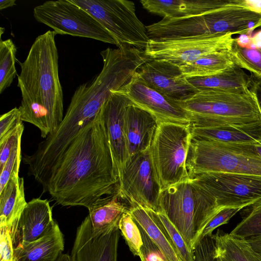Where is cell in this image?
Masks as SVG:
<instances>
[{
	"instance_id": "obj_38",
	"label": "cell",
	"mask_w": 261,
	"mask_h": 261,
	"mask_svg": "<svg viewBox=\"0 0 261 261\" xmlns=\"http://www.w3.org/2000/svg\"><path fill=\"white\" fill-rule=\"evenodd\" d=\"M14 247L6 221L0 219V261H13Z\"/></svg>"
},
{
	"instance_id": "obj_10",
	"label": "cell",
	"mask_w": 261,
	"mask_h": 261,
	"mask_svg": "<svg viewBox=\"0 0 261 261\" xmlns=\"http://www.w3.org/2000/svg\"><path fill=\"white\" fill-rule=\"evenodd\" d=\"M119 178L120 197L130 208L140 206L160 212L162 190L152 162L150 147L131 156Z\"/></svg>"
},
{
	"instance_id": "obj_8",
	"label": "cell",
	"mask_w": 261,
	"mask_h": 261,
	"mask_svg": "<svg viewBox=\"0 0 261 261\" xmlns=\"http://www.w3.org/2000/svg\"><path fill=\"white\" fill-rule=\"evenodd\" d=\"M87 11L111 34L117 46L144 50L149 38L136 14L135 4L125 0H72Z\"/></svg>"
},
{
	"instance_id": "obj_30",
	"label": "cell",
	"mask_w": 261,
	"mask_h": 261,
	"mask_svg": "<svg viewBox=\"0 0 261 261\" xmlns=\"http://www.w3.org/2000/svg\"><path fill=\"white\" fill-rule=\"evenodd\" d=\"M17 49L11 39L0 41V94L10 86L17 71L15 68Z\"/></svg>"
},
{
	"instance_id": "obj_48",
	"label": "cell",
	"mask_w": 261,
	"mask_h": 261,
	"mask_svg": "<svg viewBox=\"0 0 261 261\" xmlns=\"http://www.w3.org/2000/svg\"><path fill=\"white\" fill-rule=\"evenodd\" d=\"M140 259H141V261H144V260L142 258H140Z\"/></svg>"
},
{
	"instance_id": "obj_11",
	"label": "cell",
	"mask_w": 261,
	"mask_h": 261,
	"mask_svg": "<svg viewBox=\"0 0 261 261\" xmlns=\"http://www.w3.org/2000/svg\"><path fill=\"white\" fill-rule=\"evenodd\" d=\"M233 33L208 36L154 40L150 39L144 49L151 60L167 61L179 67L216 52L230 50Z\"/></svg>"
},
{
	"instance_id": "obj_34",
	"label": "cell",
	"mask_w": 261,
	"mask_h": 261,
	"mask_svg": "<svg viewBox=\"0 0 261 261\" xmlns=\"http://www.w3.org/2000/svg\"><path fill=\"white\" fill-rule=\"evenodd\" d=\"M243 208L242 207H232L222 208L205 226L199 237L197 243L205 236L213 234L212 232L214 230L218 227L227 224L235 214Z\"/></svg>"
},
{
	"instance_id": "obj_29",
	"label": "cell",
	"mask_w": 261,
	"mask_h": 261,
	"mask_svg": "<svg viewBox=\"0 0 261 261\" xmlns=\"http://www.w3.org/2000/svg\"><path fill=\"white\" fill-rule=\"evenodd\" d=\"M242 220L229 234L247 240L261 236V200L242 210Z\"/></svg>"
},
{
	"instance_id": "obj_16",
	"label": "cell",
	"mask_w": 261,
	"mask_h": 261,
	"mask_svg": "<svg viewBox=\"0 0 261 261\" xmlns=\"http://www.w3.org/2000/svg\"><path fill=\"white\" fill-rule=\"evenodd\" d=\"M104 102L99 112L100 117L108 139L119 176L129 159L124 129V116L132 102L117 90Z\"/></svg>"
},
{
	"instance_id": "obj_14",
	"label": "cell",
	"mask_w": 261,
	"mask_h": 261,
	"mask_svg": "<svg viewBox=\"0 0 261 261\" xmlns=\"http://www.w3.org/2000/svg\"><path fill=\"white\" fill-rule=\"evenodd\" d=\"M120 235L118 225L94 229L88 215L77 228L71 261H117Z\"/></svg>"
},
{
	"instance_id": "obj_39",
	"label": "cell",
	"mask_w": 261,
	"mask_h": 261,
	"mask_svg": "<svg viewBox=\"0 0 261 261\" xmlns=\"http://www.w3.org/2000/svg\"><path fill=\"white\" fill-rule=\"evenodd\" d=\"M22 123L18 108H14L1 115L0 118V140Z\"/></svg>"
},
{
	"instance_id": "obj_17",
	"label": "cell",
	"mask_w": 261,
	"mask_h": 261,
	"mask_svg": "<svg viewBox=\"0 0 261 261\" xmlns=\"http://www.w3.org/2000/svg\"><path fill=\"white\" fill-rule=\"evenodd\" d=\"M51 207L47 199L34 198L27 202L19 217L13 240V247L43 237L55 225Z\"/></svg>"
},
{
	"instance_id": "obj_36",
	"label": "cell",
	"mask_w": 261,
	"mask_h": 261,
	"mask_svg": "<svg viewBox=\"0 0 261 261\" xmlns=\"http://www.w3.org/2000/svg\"><path fill=\"white\" fill-rule=\"evenodd\" d=\"M24 130L23 123L0 140V171L7 161L11 151L17 141L21 138Z\"/></svg>"
},
{
	"instance_id": "obj_32",
	"label": "cell",
	"mask_w": 261,
	"mask_h": 261,
	"mask_svg": "<svg viewBox=\"0 0 261 261\" xmlns=\"http://www.w3.org/2000/svg\"><path fill=\"white\" fill-rule=\"evenodd\" d=\"M118 228L131 252L134 255L139 256L143 245L142 239L139 228L129 211L120 218Z\"/></svg>"
},
{
	"instance_id": "obj_35",
	"label": "cell",
	"mask_w": 261,
	"mask_h": 261,
	"mask_svg": "<svg viewBox=\"0 0 261 261\" xmlns=\"http://www.w3.org/2000/svg\"><path fill=\"white\" fill-rule=\"evenodd\" d=\"M212 234L205 236L196 244L193 250L195 261H222L216 253Z\"/></svg>"
},
{
	"instance_id": "obj_44",
	"label": "cell",
	"mask_w": 261,
	"mask_h": 261,
	"mask_svg": "<svg viewBox=\"0 0 261 261\" xmlns=\"http://www.w3.org/2000/svg\"><path fill=\"white\" fill-rule=\"evenodd\" d=\"M252 248L261 256V236L246 240Z\"/></svg>"
},
{
	"instance_id": "obj_22",
	"label": "cell",
	"mask_w": 261,
	"mask_h": 261,
	"mask_svg": "<svg viewBox=\"0 0 261 261\" xmlns=\"http://www.w3.org/2000/svg\"><path fill=\"white\" fill-rule=\"evenodd\" d=\"M194 137L229 144H253L261 141V125L198 127L191 126Z\"/></svg>"
},
{
	"instance_id": "obj_43",
	"label": "cell",
	"mask_w": 261,
	"mask_h": 261,
	"mask_svg": "<svg viewBox=\"0 0 261 261\" xmlns=\"http://www.w3.org/2000/svg\"><path fill=\"white\" fill-rule=\"evenodd\" d=\"M250 48L261 49V30L251 36Z\"/></svg>"
},
{
	"instance_id": "obj_24",
	"label": "cell",
	"mask_w": 261,
	"mask_h": 261,
	"mask_svg": "<svg viewBox=\"0 0 261 261\" xmlns=\"http://www.w3.org/2000/svg\"><path fill=\"white\" fill-rule=\"evenodd\" d=\"M216 252L222 261H261V256L244 239L218 229L212 234Z\"/></svg>"
},
{
	"instance_id": "obj_28",
	"label": "cell",
	"mask_w": 261,
	"mask_h": 261,
	"mask_svg": "<svg viewBox=\"0 0 261 261\" xmlns=\"http://www.w3.org/2000/svg\"><path fill=\"white\" fill-rule=\"evenodd\" d=\"M165 234L181 261H195L193 251L190 250L177 229L162 212L145 209Z\"/></svg>"
},
{
	"instance_id": "obj_18",
	"label": "cell",
	"mask_w": 261,
	"mask_h": 261,
	"mask_svg": "<svg viewBox=\"0 0 261 261\" xmlns=\"http://www.w3.org/2000/svg\"><path fill=\"white\" fill-rule=\"evenodd\" d=\"M156 119L150 113L131 103L124 116V129L129 158L149 148L158 126Z\"/></svg>"
},
{
	"instance_id": "obj_47",
	"label": "cell",
	"mask_w": 261,
	"mask_h": 261,
	"mask_svg": "<svg viewBox=\"0 0 261 261\" xmlns=\"http://www.w3.org/2000/svg\"><path fill=\"white\" fill-rule=\"evenodd\" d=\"M56 261H71V258L69 255L61 253Z\"/></svg>"
},
{
	"instance_id": "obj_13",
	"label": "cell",
	"mask_w": 261,
	"mask_h": 261,
	"mask_svg": "<svg viewBox=\"0 0 261 261\" xmlns=\"http://www.w3.org/2000/svg\"><path fill=\"white\" fill-rule=\"evenodd\" d=\"M117 91L135 106L147 111L160 123L190 125L187 113L178 102L166 96L141 80L137 72L130 81Z\"/></svg>"
},
{
	"instance_id": "obj_21",
	"label": "cell",
	"mask_w": 261,
	"mask_h": 261,
	"mask_svg": "<svg viewBox=\"0 0 261 261\" xmlns=\"http://www.w3.org/2000/svg\"><path fill=\"white\" fill-rule=\"evenodd\" d=\"M18 173L19 170L14 171L5 187L0 191V219L6 221L12 242L19 217L27 204L23 178L19 177Z\"/></svg>"
},
{
	"instance_id": "obj_12",
	"label": "cell",
	"mask_w": 261,
	"mask_h": 261,
	"mask_svg": "<svg viewBox=\"0 0 261 261\" xmlns=\"http://www.w3.org/2000/svg\"><path fill=\"white\" fill-rule=\"evenodd\" d=\"M208 192L220 207L244 208L261 200V177L239 174L204 173L190 177Z\"/></svg>"
},
{
	"instance_id": "obj_6",
	"label": "cell",
	"mask_w": 261,
	"mask_h": 261,
	"mask_svg": "<svg viewBox=\"0 0 261 261\" xmlns=\"http://www.w3.org/2000/svg\"><path fill=\"white\" fill-rule=\"evenodd\" d=\"M186 166L190 177L204 173L261 177V158L244 144H229L192 136Z\"/></svg>"
},
{
	"instance_id": "obj_41",
	"label": "cell",
	"mask_w": 261,
	"mask_h": 261,
	"mask_svg": "<svg viewBox=\"0 0 261 261\" xmlns=\"http://www.w3.org/2000/svg\"><path fill=\"white\" fill-rule=\"evenodd\" d=\"M250 89L255 95L261 111V78L256 77L252 74Z\"/></svg>"
},
{
	"instance_id": "obj_46",
	"label": "cell",
	"mask_w": 261,
	"mask_h": 261,
	"mask_svg": "<svg viewBox=\"0 0 261 261\" xmlns=\"http://www.w3.org/2000/svg\"><path fill=\"white\" fill-rule=\"evenodd\" d=\"M16 5L15 0H1L0 1V10L6 9L12 7Z\"/></svg>"
},
{
	"instance_id": "obj_31",
	"label": "cell",
	"mask_w": 261,
	"mask_h": 261,
	"mask_svg": "<svg viewBox=\"0 0 261 261\" xmlns=\"http://www.w3.org/2000/svg\"><path fill=\"white\" fill-rule=\"evenodd\" d=\"M234 64L250 71L253 75L261 78V50L242 47L234 40L230 50Z\"/></svg>"
},
{
	"instance_id": "obj_37",
	"label": "cell",
	"mask_w": 261,
	"mask_h": 261,
	"mask_svg": "<svg viewBox=\"0 0 261 261\" xmlns=\"http://www.w3.org/2000/svg\"><path fill=\"white\" fill-rule=\"evenodd\" d=\"M136 224L140 231L143 241L139 257L143 259L144 261H166L158 247L151 241L143 229L137 223Z\"/></svg>"
},
{
	"instance_id": "obj_40",
	"label": "cell",
	"mask_w": 261,
	"mask_h": 261,
	"mask_svg": "<svg viewBox=\"0 0 261 261\" xmlns=\"http://www.w3.org/2000/svg\"><path fill=\"white\" fill-rule=\"evenodd\" d=\"M234 2L236 6L246 8L261 14V0H234Z\"/></svg>"
},
{
	"instance_id": "obj_26",
	"label": "cell",
	"mask_w": 261,
	"mask_h": 261,
	"mask_svg": "<svg viewBox=\"0 0 261 261\" xmlns=\"http://www.w3.org/2000/svg\"><path fill=\"white\" fill-rule=\"evenodd\" d=\"M92 227L101 230L118 225L122 215L130 210L119 195L105 198L88 208Z\"/></svg>"
},
{
	"instance_id": "obj_45",
	"label": "cell",
	"mask_w": 261,
	"mask_h": 261,
	"mask_svg": "<svg viewBox=\"0 0 261 261\" xmlns=\"http://www.w3.org/2000/svg\"><path fill=\"white\" fill-rule=\"evenodd\" d=\"M247 148L254 151L261 158V141L253 144H246Z\"/></svg>"
},
{
	"instance_id": "obj_20",
	"label": "cell",
	"mask_w": 261,
	"mask_h": 261,
	"mask_svg": "<svg viewBox=\"0 0 261 261\" xmlns=\"http://www.w3.org/2000/svg\"><path fill=\"white\" fill-rule=\"evenodd\" d=\"M64 247V236L56 222L43 237L14 248L13 261H56Z\"/></svg>"
},
{
	"instance_id": "obj_19",
	"label": "cell",
	"mask_w": 261,
	"mask_h": 261,
	"mask_svg": "<svg viewBox=\"0 0 261 261\" xmlns=\"http://www.w3.org/2000/svg\"><path fill=\"white\" fill-rule=\"evenodd\" d=\"M140 3L148 12L163 18H184L234 5V0H141Z\"/></svg>"
},
{
	"instance_id": "obj_23",
	"label": "cell",
	"mask_w": 261,
	"mask_h": 261,
	"mask_svg": "<svg viewBox=\"0 0 261 261\" xmlns=\"http://www.w3.org/2000/svg\"><path fill=\"white\" fill-rule=\"evenodd\" d=\"M187 79L199 91L206 89L244 91L250 89L252 75L236 65L217 74Z\"/></svg>"
},
{
	"instance_id": "obj_4",
	"label": "cell",
	"mask_w": 261,
	"mask_h": 261,
	"mask_svg": "<svg viewBox=\"0 0 261 261\" xmlns=\"http://www.w3.org/2000/svg\"><path fill=\"white\" fill-rule=\"evenodd\" d=\"M178 103L188 114L193 127L261 125V111L250 89L203 90Z\"/></svg>"
},
{
	"instance_id": "obj_25",
	"label": "cell",
	"mask_w": 261,
	"mask_h": 261,
	"mask_svg": "<svg viewBox=\"0 0 261 261\" xmlns=\"http://www.w3.org/2000/svg\"><path fill=\"white\" fill-rule=\"evenodd\" d=\"M230 50L202 56L179 67L187 79L205 77L222 73L236 66Z\"/></svg>"
},
{
	"instance_id": "obj_5",
	"label": "cell",
	"mask_w": 261,
	"mask_h": 261,
	"mask_svg": "<svg viewBox=\"0 0 261 261\" xmlns=\"http://www.w3.org/2000/svg\"><path fill=\"white\" fill-rule=\"evenodd\" d=\"M160 206L192 251L205 226L223 208L191 179L162 190Z\"/></svg>"
},
{
	"instance_id": "obj_1",
	"label": "cell",
	"mask_w": 261,
	"mask_h": 261,
	"mask_svg": "<svg viewBox=\"0 0 261 261\" xmlns=\"http://www.w3.org/2000/svg\"><path fill=\"white\" fill-rule=\"evenodd\" d=\"M40 184L43 192L62 206L89 208L120 195L118 172L99 113L72 140Z\"/></svg>"
},
{
	"instance_id": "obj_27",
	"label": "cell",
	"mask_w": 261,
	"mask_h": 261,
	"mask_svg": "<svg viewBox=\"0 0 261 261\" xmlns=\"http://www.w3.org/2000/svg\"><path fill=\"white\" fill-rule=\"evenodd\" d=\"M129 212L135 221L143 229L159 249L166 261H181L165 234L146 210L136 206L130 208Z\"/></svg>"
},
{
	"instance_id": "obj_33",
	"label": "cell",
	"mask_w": 261,
	"mask_h": 261,
	"mask_svg": "<svg viewBox=\"0 0 261 261\" xmlns=\"http://www.w3.org/2000/svg\"><path fill=\"white\" fill-rule=\"evenodd\" d=\"M21 138H20L16 143L3 169L0 171V191L5 187L13 171L19 170L21 159Z\"/></svg>"
},
{
	"instance_id": "obj_42",
	"label": "cell",
	"mask_w": 261,
	"mask_h": 261,
	"mask_svg": "<svg viewBox=\"0 0 261 261\" xmlns=\"http://www.w3.org/2000/svg\"><path fill=\"white\" fill-rule=\"evenodd\" d=\"M251 35L247 34H240L234 38V42L240 46L245 48H250Z\"/></svg>"
},
{
	"instance_id": "obj_9",
	"label": "cell",
	"mask_w": 261,
	"mask_h": 261,
	"mask_svg": "<svg viewBox=\"0 0 261 261\" xmlns=\"http://www.w3.org/2000/svg\"><path fill=\"white\" fill-rule=\"evenodd\" d=\"M35 19L56 34L88 38L116 45L111 34L87 11L72 0L46 1L34 9Z\"/></svg>"
},
{
	"instance_id": "obj_15",
	"label": "cell",
	"mask_w": 261,
	"mask_h": 261,
	"mask_svg": "<svg viewBox=\"0 0 261 261\" xmlns=\"http://www.w3.org/2000/svg\"><path fill=\"white\" fill-rule=\"evenodd\" d=\"M137 74L151 87L177 102L186 100L199 92L178 66L167 61L150 59L140 67Z\"/></svg>"
},
{
	"instance_id": "obj_2",
	"label": "cell",
	"mask_w": 261,
	"mask_h": 261,
	"mask_svg": "<svg viewBox=\"0 0 261 261\" xmlns=\"http://www.w3.org/2000/svg\"><path fill=\"white\" fill-rule=\"evenodd\" d=\"M56 35L48 30L35 39L26 59L20 63L18 76L21 119L38 127L44 139L56 132L64 118Z\"/></svg>"
},
{
	"instance_id": "obj_3",
	"label": "cell",
	"mask_w": 261,
	"mask_h": 261,
	"mask_svg": "<svg viewBox=\"0 0 261 261\" xmlns=\"http://www.w3.org/2000/svg\"><path fill=\"white\" fill-rule=\"evenodd\" d=\"M103 67L91 81L74 91L63 119L49 136L51 143L64 149L79 133L93 120L112 94L128 84L140 67L150 59L144 50L128 46L108 47L100 52Z\"/></svg>"
},
{
	"instance_id": "obj_49",
	"label": "cell",
	"mask_w": 261,
	"mask_h": 261,
	"mask_svg": "<svg viewBox=\"0 0 261 261\" xmlns=\"http://www.w3.org/2000/svg\"><path fill=\"white\" fill-rule=\"evenodd\" d=\"M261 50V49H260Z\"/></svg>"
},
{
	"instance_id": "obj_7",
	"label": "cell",
	"mask_w": 261,
	"mask_h": 261,
	"mask_svg": "<svg viewBox=\"0 0 261 261\" xmlns=\"http://www.w3.org/2000/svg\"><path fill=\"white\" fill-rule=\"evenodd\" d=\"M192 138L191 125L159 123L150 150L162 190L190 179L186 160Z\"/></svg>"
}]
</instances>
